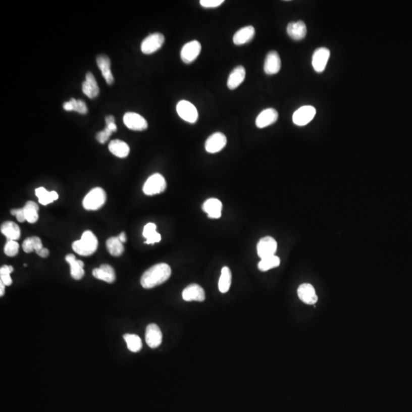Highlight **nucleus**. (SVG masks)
I'll return each mask as SVG.
<instances>
[{
  "mask_svg": "<svg viewBox=\"0 0 412 412\" xmlns=\"http://www.w3.org/2000/svg\"><path fill=\"white\" fill-rule=\"evenodd\" d=\"M106 124H107V126H106L105 129L99 131L96 134V140L100 144H105L108 141L110 136L113 134V133L117 131V126L115 123L114 116H107L106 118Z\"/></svg>",
  "mask_w": 412,
  "mask_h": 412,
  "instance_id": "nucleus-26",
  "label": "nucleus"
},
{
  "mask_svg": "<svg viewBox=\"0 0 412 412\" xmlns=\"http://www.w3.org/2000/svg\"><path fill=\"white\" fill-rule=\"evenodd\" d=\"M123 122L127 128L133 131H144L148 127L146 119L141 115L135 113H125Z\"/></svg>",
  "mask_w": 412,
  "mask_h": 412,
  "instance_id": "nucleus-10",
  "label": "nucleus"
},
{
  "mask_svg": "<svg viewBox=\"0 0 412 412\" xmlns=\"http://www.w3.org/2000/svg\"><path fill=\"white\" fill-rule=\"evenodd\" d=\"M157 225L154 223H147L143 230V236L145 237V244H154L159 243L161 240V235L157 232Z\"/></svg>",
  "mask_w": 412,
  "mask_h": 412,
  "instance_id": "nucleus-29",
  "label": "nucleus"
},
{
  "mask_svg": "<svg viewBox=\"0 0 412 412\" xmlns=\"http://www.w3.org/2000/svg\"><path fill=\"white\" fill-rule=\"evenodd\" d=\"M286 31L289 36L295 41L302 40L307 34V28L302 21L292 22L289 23L286 28Z\"/></svg>",
  "mask_w": 412,
  "mask_h": 412,
  "instance_id": "nucleus-22",
  "label": "nucleus"
},
{
  "mask_svg": "<svg viewBox=\"0 0 412 412\" xmlns=\"http://www.w3.org/2000/svg\"><path fill=\"white\" fill-rule=\"evenodd\" d=\"M64 110L66 111H74L77 112L80 114H86L88 112L87 107H86V103L80 99H75V98H71L70 101L64 104Z\"/></svg>",
  "mask_w": 412,
  "mask_h": 412,
  "instance_id": "nucleus-33",
  "label": "nucleus"
},
{
  "mask_svg": "<svg viewBox=\"0 0 412 412\" xmlns=\"http://www.w3.org/2000/svg\"><path fill=\"white\" fill-rule=\"evenodd\" d=\"M202 210L208 214L210 219H219L222 216V201L218 198H209L203 203Z\"/></svg>",
  "mask_w": 412,
  "mask_h": 412,
  "instance_id": "nucleus-18",
  "label": "nucleus"
},
{
  "mask_svg": "<svg viewBox=\"0 0 412 412\" xmlns=\"http://www.w3.org/2000/svg\"><path fill=\"white\" fill-rule=\"evenodd\" d=\"M201 44L198 41H192L186 43L182 47L180 57L185 64H191L195 61L201 52Z\"/></svg>",
  "mask_w": 412,
  "mask_h": 412,
  "instance_id": "nucleus-9",
  "label": "nucleus"
},
{
  "mask_svg": "<svg viewBox=\"0 0 412 412\" xmlns=\"http://www.w3.org/2000/svg\"><path fill=\"white\" fill-rule=\"evenodd\" d=\"M281 68V60L277 52H270L264 62V72L268 75L277 74Z\"/></svg>",
  "mask_w": 412,
  "mask_h": 412,
  "instance_id": "nucleus-14",
  "label": "nucleus"
},
{
  "mask_svg": "<svg viewBox=\"0 0 412 412\" xmlns=\"http://www.w3.org/2000/svg\"><path fill=\"white\" fill-rule=\"evenodd\" d=\"M107 247L112 256H119L123 253V243L121 242L118 237H112L107 241Z\"/></svg>",
  "mask_w": 412,
  "mask_h": 412,
  "instance_id": "nucleus-34",
  "label": "nucleus"
},
{
  "mask_svg": "<svg viewBox=\"0 0 412 412\" xmlns=\"http://www.w3.org/2000/svg\"><path fill=\"white\" fill-rule=\"evenodd\" d=\"M13 267L12 266L4 265L0 269V278H1V282L5 284V286H11L13 283V280H12L11 274L13 273Z\"/></svg>",
  "mask_w": 412,
  "mask_h": 412,
  "instance_id": "nucleus-37",
  "label": "nucleus"
},
{
  "mask_svg": "<svg viewBox=\"0 0 412 412\" xmlns=\"http://www.w3.org/2000/svg\"><path fill=\"white\" fill-rule=\"evenodd\" d=\"M33 242H34V251L38 252L41 249H42L43 244L42 242H41V240L40 237H37V236H34L32 237Z\"/></svg>",
  "mask_w": 412,
  "mask_h": 412,
  "instance_id": "nucleus-42",
  "label": "nucleus"
},
{
  "mask_svg": "<svg viewBox=\"0 0 412 412\" xmlns=\"http://www.w3.org/2000/svg\"><path fill=\"white\" fill-rule=\"evenodd\" d=\"M23 209L25 210V219L27 222L34 224L38 220L39 207L36 202L33 201H27Z\"/></svg>",
  "mask_w": 412,
  "mask_h": 412,
  "instance_id": "nucleus-31",
  "label": "nucleus"
},
{
  "mask_svg": "<svg viewBox=\"0 0 412 412\" xmlns=\"http://www.w3.org/2000/svg\"><path fill=\"white\" fill-rule=\"evenodd\" d=\"M331 52L326 47H320L315 52L313 57V66L317 73L325 71Z\"/></svg>",
  "mask_w": 412,
  "mask_h": 412,
  "instance_id": "nucleus-13",
  "label": "nucleus"
},
{
  "mask_svg": "<svg viewBox=\"0 0 412 412\" xmlns=\"http://www.w3.org/2000/svg\"><path fill=\"white\" fill-rule=\"evenodd\" d=\"M163 334L159 326L156 324H150L146 328L145 340L150 348H157L162 343Z\"/></svg>",
  "mask_w": 412,
  "mask_h": 412,
  "instance_id": "nucleus-12",
  "label": "nucleus"
},
{
  "mask_svg": "<svg viewBox=\"0 0 412 412\" xmlns=\"http://www.w3.org/2000/svg\"><path fill=\"white\" fill-rule=\"evenodd\" d=\"M171 276V268L167 264H158L144 272L141 284L144 289H152L165 283Z\"/></svg>",
  "mask_w": 412,
  "mask_h": 412,
  "instance_id": "nucleus-1",
  "label": "nucleus"
},
{
  "mask_svg": "<svg viewBox=\"0 0 412 412\" xmlns=\"http://www.w3.org/2000/svg\"><path fill=\"white\" fill-rule=\"evenodd\" d=\"M231 285V271L228 267H224L221 272L219 281V289L222 293L228 292Z\"/></svg>",
  "mask_w": 412,
  "mask_h": 412,
  "instance_id": "nucleus-32",
  "label": "nucleus"
},
{
  "mask_svg": "<svg viewBox=\"0 0 412 412\" xmlns=\"http://www.w3.org/2000/svg\"><path fill=\"white\" fill-rule=\"evenodd\" d=\"M226 136L222 133L216 132L206 140L204 148L209 153H216L221 151L226 146Z\"/></svg>",
  "mask_w": 412,
  "mask_h": 412,
  "instance_id": "nucleus-11",
  "label": "nucleus"
},
{
  "mask_svg": "<svg viewBox=\"0 0 412 412\" xmlns=\"http://www.w3.org/2000/svg\"><path fill=\"white\" fill-rule=\"evenodd\" d=\"M35 195L38 197L39 202L43 205H47L59 198V195L55 191L49 192L44 187H39L35 189Z\"/></svg>",
  "mask_w": 412,
  "mask_h": 412,
  "instance_id": "nucleus-30",
  "label": "nucleus"
},
{
  "mask_svg": "<svg viewBox=\"0 0 412 412\" xmlns=\"http://www.w3.org/2000/svg\"><path fill=\"white\" fill-rule=\"evenodd\" d=\"M298 298L307 304H315L318 301V295L313 285L303 283L298 289Z\"/></svg>",
  "mask_w": 412,
  "mask_h": 412,
  "instance_id": "nucleus-16",
  "label": "nucleus"
},
{
  "mask_svg": "<svg viewBox=\"0 0 412 412\" xmlns=\"http://www.w3.org/2000/svg\"><path fill=\"white\" fill-rule=\"evenodd\" d=\"M19 250V244L16 240H8L4 248V253L9 256H15L18 254Z\"/></svg>",
  "mask_w": 412,
  "mask_h": 412,
  "instance_id": "nucleus-38",
  "label": "nucleus"
},
{
  "mask_svg": "<svg viewBox=\"0 0 412 412\" xmlns=\"http://www.w3.org/2000/svg\"><path fill=\"white\" fill-rule=\"evenodd\" d=\"M255 36V28L251 25L239 29L233 37V42L236 45H243L252 41Z\"/></svg>",
  "mask_w": 412,
  "mask_h": 412,
  "instance_id": "nucleus-19",
  "label": "nucleus"
},
{
  "mask_svg": "<svg viewBox=\"0 0 412 412\" xmlns=\"http://www.w3.org/2000/svg\"><path fill=\"white\" fill-rule=\"evenodd\" d=\"M280 264V259L277 256H268V258L261 259L258 264V269L261 271L266 272L271 269L279 267Z\"/></svg>",
  "mask_w": 412,
  "mask_h": 412,
  "instance_id": "nucleus-36",
  "label": "nucleus"
},
{
  "mask_svg": "<svg viewBox=\"0 0 412 412\" xmlns=\"http://www.w3.org/2000/svg\"><path fill=\"white\" fill-rule=\"evenodd\" d=\"M92 275L95 278L108 283H114L116 280L114 269L108 264H102L98 268L94 269L92 270Z\"/></svg>",
  "mask_w": 412,
  "mask_h": 412,
  "instance_id": "nucleus-20",
  "label": "nucleus"
},
{
  "mask_svg": "<svg viewBox=\"0 0 412 412\" xmlns=\"http://www.w3.org/2000/svg\"><path fill=\"white\" fill-rule=\"evenodd\" d=\"M258 254L261 259L274 256L277 250V240L273 237L267 236L260 240L258 244Z\"/></svg>",
  "mask_w": 412,
  "mask_h": 412,
  "instance_id": "nucleus-8",
  "label": "nucleus"
},
{
  "mask_svg": "<svg viewBox=\"0 0 412 412\" xmlns=\"http://www.w3.org/2000/svg\"><path fill=\"white\" fill-rule=\"evenodd\" d=\"M5 286L3 282H0V296H4L5 294Z\"/></svg>",
  "mask_w": 412,
  "mask_h": 412,
  "instance_id": "nucleus-45",
  "label": "nucleus"
},
{
  "mask_svg": "<svg viewBox=\"0 0 412 412\" xmlns=\"http://www.w3.org/2000/svg\"><path fill=\"white\" fill-rule=\"evenodd\" d=\"M11 214L13 215V216H16L18 222H21V223L26 221V219H25V210H24L23 208L12 210Z\"/></svg>",
  "mask_w": 412,
  "mask_h": 412,
  "instance_id": "nucleus-41",
  "label": "nucleus"
},
{
  "mask_svg": "<svg viewBox=\"0 0 412 412\" xmlns=\"http://www.w3.org/2000/svg\"><path fill=\"white\" fill-rule=\"evenodd\" d=\"M97 66L101 71L103 77L107 81V84L112 85L114 83V77L111 71V61L109 57L106 55H99L96 58Z\"/></svg>",
  "mask_w": 412,
  "mask_h": 412,
  "instance_id": "nucleus-21",
  "label": "nucleus"
},
{
  "mask_svg": "<svg viewBox=\"0 0 412 412\" xmlns=\"http://www.w3.org/2000/svg\"><path fill=\"white\" fill-rule=\"evenodd\" d=\"M82 87H83L82 89H83V93L89 98H95L99 93V88L92 73L88 72L86 74V80L83 82Z\"/></svg>",
  "mask_w": 412,
  "mask_h": 412,
  "instance_id": "nucleus-25",
  "label": "nucleus"
},
{
  "mask_svg": "<svg viewBox=\"0 0 412 412\" xmlns=\"http://www.w3.org/2000/svg\"><path fill=\"white\" fill-rule=\"evenodd\" d=\"M278 117V113L274 109L269 108L264 110L256 118V127L259 128H264L270 126L277 122Z\"/></svg>",
  "mask_w": 412,
  "mask_h": 412,
  "instance_id": "nucleus-17",
  "label": "nucleus"
},
{
  "mask_svg": "<svg viewBox=\"0 0 412 412\" xmlns=\"http://www.w3.org/2000/svg\"><path fill=\"white\" fill-rule=\"evenodd\" d=\"M167 188L165 179L161 174L150 176L143 186V192L147 195H154L164 192Z\"/></svg>",
  "mask_w": 412,
  "mask_h": 412,
  "instance_id": "nucleus-4",
  "label": "nucleus"
},
{
  "mask_svg": "<svg viewBox=\"0 0 412 412\" xmlns=\"http://www.w3.org/2000/svg\"><path fill=\"white\" fill-rule=\"evenodd\" d=\"M66 261L70 264L71 267V277L74 280H79L84 277V264L83 261L76 259L74 254H67L65 258Z\"/></svg>",
  "mask_w": 412,
  "mask_h": 412,
  "instance_id": "nucleus-23",
  "label": "nucleus"
},
{
  "mask_svg": "<svg viewBox=\"0 0 412 412\" xmlns=\"http://www.w3.org/2000/svg\"><path fill=\"white\" fill-rule=\"evenodd\" d=\"M165 38L161 33L150 34L143 40L141 45V52L145 55L154 53L162 47Z\"/></svg>",
  "mask_w": 412,
  "mask_h": 412,
  "instance_id": "nucleus-6",
  "label": "nucleus"
},
{
  "mask_svg": "<svg viewBox=\"0 0 412 412\" xmlns=\"http://www.w3.org/2000/svg\"><path fill=\"white\" fill-rule=\"evenodd\" d=\"M1 233L8 240H16L20 238L21 231L19 225L13 222H6L1 225Z\"/></svg>",
  "mask_w": 412,
  "mask_h": 412,
  "instance_id": "nucleus-28",
  "label": "nucleus"
},
{
  "mask_svg": "<svg viewBox=\"0 0 412 412\" xmlns=\"http://www.w3.org/2000/svg\"><path fill=\"white\" fill-rule=\"evenodd\" d=\"M98 240L95 234L90 231H86L82 235L81 239L73 243L72 248L74 252L80 256H88L96 251Z\"/></svg>",
  "mask_w": 412,
  "mask_h": 412,
  "instance_id": "nucleus-2",
  "label": "nucleus"
},
{
  "mask_svg": "<svg viewBox=\"0 0 412 412\" xmlns=\"http://www.w3.org/2000/svg\"><path fill=\"white\" fill-rule=\"evenodd\" d=\"M316 114V110L312 106L300 107L294 113L292 121L298 126H304L311 122Z\"/></svg>",
  "mask_w": 412,
  "mask_h": 412,
  "instance_id": "nucleus-7",
  "label": "nucleus"
},
{
  "mask_svg": "<svg viewBox=\"0 0 412 412\" xmlns=\"http://www.w3.org/2000/svg\"><path fill=\"white\" fill-rule=\"evenodd\" d=\"M118 237H119V240H120L121 242L122 243L126 242L127 237L126 234H125V232L121 233V234H119V236H118Z\"/></svg>",
  "mask_w": 412,
  "mask_h": 412,
  "instance_id": "nucleus-44",
  "label": "nucleus"
},
{
  "mask_svg": "<svg viewBox=\"0 0 412 412\" xmlns=\"http://www.w3.org/2000/svg\"><path fill=\"white\" fill-rule=\"evenodd\" d=\"M124 339L127 343V347L130 351L137 353L142 348L141 339L136 334H127L124 335Z\"/></svg>",
  "mask_w": 412,
  "mask_h": 412,
  "instance_id": "nucleus-35",
  "label": "nucleus"
},
{
  "mask_svg": "<svg viewBox=\"0 0 412 412\" xmlns=\"http://www.w3.org/2000/svg\"><path fill=\"white\" fill-rule=\"evenodd\" d=\"M246 77V71L243 66H237L231 71L228 79V87L230 89H235L244 82Z\"/></svg>",
  "mask_w": 412,
  "mask_h": 412,
  "instance_id": "nucleus-24",
  "label": "nucleus"
},
{
  "mask_svg": "<svg viewBox=\"0 0 412 412\" xmlns=\"http://www.w3.org/2000/svg\"><path fill=\"white\" fill-rule=\"evenodd\" d=\"M22 249L25 253H31L34 250V242H33L32 237H28L24 240L22 244Z\"/></svg>",
  "mask_w": 412,
  "mask_h": 412,
  "instance_id": "nucleus-40",
  "label": "nucleus"
},
{
  "mask_svg": "<svg viewBox=\"0 0 412 412\" xmlns=\"http://www.w3.org/2000/svg\"><path fill=\"white\" fill-rule=\"evenodd\" d=\"M37 254L41 256V258H46L49 256V250L45 247H43L39 251L37 252Z\"/></svg>",
  "mask_w": 412,
  "mask_h": 412,
  "instance_id": "nucleus-43",
  "label": "nucleus"
},
{
  "mask_svg": "<svg viewBox=\"0 0 412 412\" xmlns=\"http://www.w3.org/2000/svg\"><path fill=\"white\" fill-rule=\"evenodd\" d=\"M109 149L115 156L119 158H125L129 154L130 147L125 141L121 140H113L109 144Z\"/></svg>",
  "mask_w": 412,
  "mask_h": 412,
  "instance_id": "nucleus-27",
  "label": "nucleus"
},
{
  "mask_svg": "<svg viewBox=\"0 0 412 412\" xmlns=\"http://www.w3.org/2000/svg\"><path fill=\"white\" fill-rule=\"evenodd\" d=\"M107 201V193L100 187L94 188L85 196L83 208L88 211H95L101 208Z\"/></svg>",
  "mask_w": 412,
  "mask_h": 412,
  "instance_id": "nucleus-3",
  "label": "nucleus"
},
{
  "mask_svg": "<svg viewBox=\"0 0 412 412\" xmlns=\"http://www.w3.org/2000/svg\"><path fill=\"white\" fill-rule=\"evenodd\" d=\"M177 114L180 118L189 123L194 124L197 122L198 113L195 106L186 100H181L177 106Z\"/></svg>",
  "mask_w": 412,
  "mask_h": 412,
  "instance_id": "nucleus-5",
  "label": "nucleus"
},
{
  "mask_svg": "<svg viewBox=\"0 0 412 412\" xmlns=\"http://www.w3.org/2000/svg\"><path fill=\"white\" fill-rule=\"evenodd\" d=\"M182 296L186 301H203L205 299L204 289L198 284H191L185 288Z\"/></svg>",
  "mask_w": 412,
  "mask_h": 412,
  "instance_id": "nucleus-15",
  "label": "nucleus"
},
{
  "mask_svg": "<svg viewBox=\"0 0 412 412\" xmlns=\"http://www.w3.org/2000/svg\"><path fill=\"white\" fill-rule=\"evenodd\" d=\"M223 3V0H201L200 5L204 8H216Z\"/></svg>",
  "mask_w": 412,
  "mask_h": 412,
  "instance_id": "nucleus-39",
  "label": "nucleus"
}]
</instances>
